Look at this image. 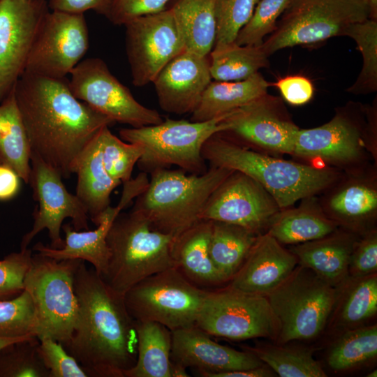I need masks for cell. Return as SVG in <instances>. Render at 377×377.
Wrapping results in <instances>:
<instances>
[{"mask_svg":"<svg viewBox=\"0 0 377 377\" xmlns=\"http://www.w3.org/2000/svg\"><path fill=\"white\" fill-rule=\"evenodd\" d=\"M281 377H326L311 351L304 348L265 345L245 347Z\"/></svg>","mask_w":377,"mask_h":377,"instance_id":"obj_36","label":"cell"},{"mask_svg":"<svg viewBox=\"0 0 377 377\" xmlns=\"http://www.w3.org/2000/svg\"><path fill=\"white\" fill-rule=\"evenodd\" d=\"M339 288L298 264L289 276L266 295L279 326L276 341L316 337L335 308Z\"/></svg>","mask_w":377,"mask_h":377,"instance_id":"obj_9","label":"cell"},{"mask_svg":"<svg viewBox=\"0 0 377 377\" xmlns=\"http://www.w3.org/2000/svg\"><path fill=\"white\" fill-rule=\"evenodd\" d=\"M233 170L209 167L202 174L158 169L131 210L154 230L174 238L201 221L203 208L214 191Z\"/></svg>","mask_w":377,"mask_h":377,"instance_id":"obj_4","label":"cell"},{"mask_svg":"<svg viewBox=\"0 0 377 377\" xmlns=\"http://www.w3.org/2000/svg\"><path fill=\"white\" fill-rule=\"evenodd\" d=\"M212 80L209 59L184 50L159 72L152 83L161 108L170 113H192Z\"/></svg>","mask_w":377,"mask_h":377,"instance_id":"obj_20","label":"cell"},{"mask_svg":"<svg viewBox=\"0 0 377 377\" xmlns=\"http://www.w3.org/2000/svg\"><path fill=\"white\" fill-rule=\"evenodd\" d=\"M105 126L99 131L105 170L114 179L124 183L131 179L133 168L144 153L142 147L119 139Z\"/></svg>","mask_w":377,"mask_h":377,"instance_id":"obj_40","label":"cell"},{"mask_svg":"<svg viewBox=\"0 0 377 377\" xmlns=\"http://www.w3.org/2000/svg\"><path fill=\"white\" fill-rule=\"evenodd\" d=\"M132 200L127 193L122 192L117 205L110 206L105 209L94 230H76L71 224L64 225L61 228L65 239L62 248L53 249L38 242L33 246V250L57 260L80 259L87 261L103 276L106 272L110 256L106 240L108 232L113 221Z\"/></svg>","mask_w":377,"mask_h":377,"instance_id":"obj_23","label":"cell"},{"mask_svg":"<svg viewBox=\"0 0 377 377\" xmlns=\"http://www.w3.org/2000/svg\"><path fill=\"white\" fill-rule=\"evenodd\" d=\"M367 377H376L377 376V370H373L371 372H369L367 375Z\"/></svg>","mask_w":377,"mask_h":377,"instance_id":"obj_55","label":"cell"},{"mask_svg":"<svg viewBox=\"0 0 377 377\" xmlns=\"http://www.w3.org/2000/svg\"><path fill=\"white\" fill-rule=\"evenodd\" d=\"M356 241L353 235L337 230L322 238L294 245L290 251L298 264L338 288L349 277V260Z\"/></svg>","mask_w":377,"mask_h":377,"instance_id":"obj_25","label":"cell"},{"mask_svg":"<svg viewBox=\"0 0 377 377\" xmlns=\"http://www.w3.org/2000/svg\"><path fill=\"white\" fill-rule=\"evenodd\" d=\"M298 265L297 257L267 232L258 236L228 286L266 296L281 285Z\"/></svg>","mask_w":377,"mask_h":377,"instance_id":"obj_22","label":"cell"},{"mask_svg":"<svg viewBox=\"0 0 377 377\" xmlns=\"http://www.w3.org/2000/svg\"><path fill=\"white\" fill-rule=\"evenodd\" d=\"M34 331V304L26 290L13 298L0 301V337L35 336Z\"/></svg>","mask_w":377,"mask_h":377,"instance_id":"obj_43","label":"cell"},{"mask_svg":"<svg viewBox=\"0 0 377 377\" xmlns=\"http://www.w3.org/2000/svg\"><path fill=\"white\" fill-rule=\"evenodd\" d=\"M38 340V353L49 371V377H88L84 369L61 343L50 338Z\"/></svg>","mask_w":377,"mask_h":377,"instance_id":"obj_45","label":"cell"},{"mask_svg":"<svg viewBox=\"0 0 377 377\" xmlns=\"http://www.w3.org/2000/svg\"><path fill=\"white\" fill-rule=\"evenodd\" d=\"M172 332L171 362L205 373L241 370L265 364L253 353L221 345L195 325Z\"/></svg>","mask_w":377,"mask_h":377,"instance_id":"obj_21","label":"cell"},{"mask_svg":"<svg viewBox=\"0 0 377 377\" xmlns=\"http://www.w3.org/2000/svg\"><path fill=\"white\" fill-rule=\"evenodd\" d=\"M78 316L65 349L88 377H124L136 362L135 320L124 296L81 260L74 279Z\"/></svg>","mask_w":377,"mask_h":377,"instance_id":"obj_2","label":"cell"},{"mask_svg":"<svg viewBox=\"0 0 377 377\" xmlns=\"http://www.w3.org/2000/svg\"><path fill=\"white\" fill-rule=\"evenodd\" d=\"M31 337H34V336L33 335H27V336L17 337V338L0 337V350L2 348H5L6 346H8V345H10V344H11L13 343L28 339V338H29Z\"/></svg>","mask_w":377,"mask_h":377,"instance_id":"obj_53","label":"cell"},{"mask_svg":"<svg viewBox=\"0 0 377 377\" xmlns=\"http://www.w3.org/2000/svg\"><path fill=\"white\" fill-rule=\"evenodd\" d=\"M185 50L208 56L216 39L214 0H175L169 8Z\"/></svg>","mask_w":377,"mask_h":377,"instance_id":"obj_32","label":"cell"},{"mask_svg":"<svg viewBox=\"0 0 377 377\" xmlns=\"http://www.w3.org/2000/svg\"><path fill=\"white\" fill-rule=\"evenodd\" d=\"M376 110L358 103H348L336 111L326 124L299 129L293 155L318 160L335 167L358 171L366 158V150L374 151Z\"/></svg>","mask_w":377,"mask_h":377,"instance_id":"obj_6","label":"cell"},{"mask_svg":"<svg viewBox=\"0 0 377 377\" xmlns=\"http://www.w3.org/2000/svg\"><path fill=\"white\" fill-rule=\"evenodd\" d=\"M280 210L276 200L258 182L233 171L208 198L201 220L237 225L260 235L267 232Z\"/></svg>","mask_w":377,"mask_h":377,"instance_id":"obj_18","label":"cell"},{"mask_svg":"<svg viewBox=\"0 0 377 377\" xmlns=\"http://www.w3.org/2000/svg\"><path fill=\"white\" fill-rule=\"evenodd\" d=\"M110 0H49L50 10L70 13H84L93 10L105 15Z\"/></svg>","mask_w":377,"mask_h":377,"instance_id":"obj_49","label":"cell"},{"mask_svg":"<svg viewBox=\"0 0 377 377\" xmlns=\"http://www.w3.org/2000/svg\"><path fill=\"white\" fill-rule=\"evenodd\" d=\"M360 170L341 182L334 183L321 207L338 224L358 226L376 216L377 187L374 177L363 176Z\"/></svg>","mask_w":377,"mask_h":377,"instance_id":"obj_26","label":"cell"},{"mask_svg":"<svg viewBox=\"0 0 377 377\" xmlns=\"http://www.w3.org/2000/svg\"><path fill=\"white\" fill-rule=\"evenodd\" d=\"M369 6L371 13L372 18L377 20V0H364Z\"/></svg>","mask_w":377,"mask_h":377,"instance_id":"obj_54","label":"cell"},{"mask_svg":"<svg viewBox=\"0 0 377 377\" xmlns=\"http://www.w3.org/2000/svg\"><path fill=\"white\" fill-rule=\"evenodd\" d=\"M343 36L352 38L362 57V66L348 93L360 95L377 91V20L369 18L350 25Z\"/></svg>","mask_w":377,"mask_h":377,"instance_id":"obj_38","label":"cell"},{"mask_svg":"<svg viewBox=\"0 0 377 377\" xmlns=\"http://www.w3.org/2000/svg\"><path fill=\"white\" fill-rule=\"evenodd\" d=\"M207 290L170 267L135 284L124 300L134 320L156 322L173 331L195 325Z\"/></svg>","mask_w":377,"mask_h":377,"instance_id":"obj_11","label":"cell"},{"mask_svg":"<svg viewBox=\"0 0 377 377\" xmlns=\"http://www.w3.org/2000/svg\"><path fill=\"white\" fill-rule=\"evenodd\" d=\"M271 86L260 73L237 81L212 80L191 113L193 121H205L225 115L268 93Z\"/></svg>","mask_w":377,"mask_h":377,"instance_id":"obj_29","label":"cell"},{"mask_svg":"<svg viewBox=\"0 0 377 377\" xmlns=\"http://www.w3.org/2000/svg\"><path fill=\"white\" fill-rule=\"evenodd\" d=\"M202 155L209 167L238 171L256 180L281 209L328 189L341 176L334 168L300 163L256 151L221 132L205 142Z\"/></svg>","mask_w":377,"mask_h":377,"instance_id":"obj_3","label":"cell"},{"mask_svg":"<svg viewBox=\"0 0 377 377\" xmlns=\"http://www.w3.org/2000/svg\"><path fill=\"white\" fill-rule=\"evenodd\" d=\"M291 0H258L249 22L239 31L235 43L239 45H261L276 27L277 20Z\"/></svg>","mask_w":377,"mask_h":377,"instance_id":"obj_42","label":"cell"},{"mask_svg":"<svg viewBox=\"0 0 377 377\" xmlns=\"http://www.w3.org/2000/svg\"><path fill=\"white\" fill-rule=\"evenodd\" d=\"M171 376L172 377H188L186 368L175 364L171 362Z\"/></svg>","mask_w":377,"mask_h":377,"instance_id":"obj_52","label":"cell"},{"mask_svg":"<svg viewBox=\"0 0 377 377\" xmlns=\"http://www.w3.org/2000/svg\"><path fill=\"white\" fill-rule=\"evenodd\" d=\"M20 179L12 168L0 164V200H10L17 195Z\"/></svg>","mask_w":377,"mask_h":377,"instance_id":"obj_50","label":"cell"},{"mask_svg":"<svg viewBox=\"0 0 377 377\" xmlns=\"http://www.w3.org/2000/svg\"><path fill=\"white\" fill-rule=\"evenodd\" d=\"M226 115L205 121L167 119L157 124L121 128L119 133L123 140L142 147L144 153L137 163L142 172L177 165L199 175L207 170L203 145L213 135L226 131Z\"/></svg>","mask_w":377,"mask_h":377,"instance_id":"obj_7","label":"cell"},{"mask_svg":"<svg viewBox=\"0 0 377 377\" xmlns=\"http://www.w3.org/2000/svg\"><path fill=\"white\" fill-rule=\"evenodd\" d=\"M258 236L237 225L212 221L209 255L215 267L228 281L243 264Z\"/></svg>","mask_w":377,"mask_h":377,"instance_id":"obj_33","label":"cell"},{"mask_svg":"<svg viewBox=\"0 0 377 377\" xmlns=\"http://www.w3.org/2000/svg\"><path fill=\"white\" fill-rule=\"evenodd\" d=\"M195 325L210 336L240 341L276 340L279 326L266 296L228 286L207 290Z\"/></svg>","mask_w":377,"mask_h":377,"instance_id":"obj_12","label":"cell"},{"mask_svg":"<svg viewBox=\"0 0 377 377\" xmlns=\"http://www.w3.org/2000/svg\"><path fill=\"white\" fill-rule=\"evenodd\" d=\"M258 0H214L216 34L214 47L235 42ZM213 47V48H214Z\"/></svg>","mask_w":377,"mask_h":377,"instance_id":"obj_41","label":"cell"},{"mask_svg":"<svg viewBox=\"0 0 377 377\" xmlns=\"http://www.w3.org/2000/svg\"><path fill=\"white\" fill-rule=\"evenodd\" d=\"M223 121L226 129L221 133L246 147L293 155L300 128L279 97L267 93L229 112Z\"/></svg>","mask_w":377,"mask_h":377,"instance_id":"obj_17","label":"cell"},{"mask_svg":"<svg viewBox=\"0 0 377 377\" xmlns=\"http://www.w3.org/2000/svg\"><path fill=\"white\" fill-rule=\"evenodd\" d=\"M36 337L13 343L0 350V377H49L38 350Z\"/></svg>","mask_w":377,"mask_h":377,"instance_id":"obj_39","label":"cell"},{"mask_svg":"<svg viewBox=\"0 0 377 377\" xmlns=\"http://www.w3.org/2000/svg\"><path fill=\"white\" fill-rule=\"evenodd\" d=\"M62 176L54 168L31 153L29 182L38 206L33 213L31 230L22 239L20 249H25L40 232L46 229L50 239V246L61 249L64 240L61 236L62 223L71 219L76 230H88L89 216L76 195L68 191L62 182Z\"/></svg>","mask_w":377,"mask_h":377,"instance_id":"obj_14","label":"cell"},{"mask_svg":"<svg viewBox=\"0 0 377 377\" xmlns=\"http://www.w3.org/2000/svg\"><path fill=\"white\" fill-rule=\"evenodd\" d=\"M338 226L311 196L304 198L297 207L281 209L266 232L281 244H297L325 237L336 231Z\"/></svg>","mask_w":377,"mask_h":377,"instance_id":"obj_28","label":"cell"},{"mask_svg":"<svg viewBox=\"0 0 377 377\" xmlns=\"http://www.w3.org/2000/svg\"><path fill=\"white\" fill-rule=\"evenodd\" d=\"M376 270L377 232L371 230L355 243L349 260L348 276L362 277L376 273Z\"/></svg>","mask_w":377,"mask_h":377,"instance_id":"obj_47","label":"cell"},{"mask_svg":"<svg viewBox=\"0 0 377 377\" xmlns=\"http://www.w3.org/2000/svg\"><path fill=\"white\" fill-rule=\"evenodd\" d=\"M70 75L69 87L75 97L114 122L138 128L163 120L156 110L140 103L100 58L82 60Z\"/></svg>","mask_w":377,"mask_h":377,"instance_id":"obj_13","label":"cell"},{"mask_svg":"<svg viewBox=\"0 0 377 377\" xmlns=\"http://www.w3.org/2000/svg\"><path fill=\"white\" fill-rule=\"evenodd\" d=\"M106 240L110 256L101 277L121 296L145 278L174 267V237L153 229L133 212L117 215Z\"/></svg>","mask_w":377,"mask_h":377,"instance_id":"obj_5","label":"cell"},{"mask_svg":"<svg viewBox=\"0 0 377 377\" xmlns=\"http://www.w3.org/2000/svg\"><path fill=\"white\" fill-rule=\"evenodd\" d=\"M0 164L12 168L29 184L31 147L14 87L0 103Z\"/></svg>","mask_w":377,"mask_h":377,"instance_id":"obj_31","label":"cell"},{"mask_svg":"<svg viewBox=\"0 0 377 377\" xmlns=\"http://www.w3.org/2000/svg\"><path fill=\"white\" fill-rule=\"evenodd\" d=\"M32 256V250L27 248L0 260V301L13 298L24 290V279Z\"/></svg>","mask_w":377,"mask_h":377,"instance_id":"obj_44","label":"cell"},{"mask_svg":"<svg viewBox=\"0 0 377 377\" xmlns=\"http://www.w3.org/2000/svg\"><path fill=\"white\" fill-rule=\"evenodd\" d=\"M45 0H0V103L25 72L42 22Z\"/></svg>","mask_w":377,"mask_h":377,"instance_id":"obj_19","label":"cell"},{"mask_svg":"<svg viewBox=\"0 0 377 377\" xmlns=\"http://www.w3.org/2000/svg\"><path fill=\"white\" fill-rule=\"evenodd\" d=\"M211 230L212 221L201 220L174 238L172 245L174 267L192 283L206 290L228 281L209 255Z\"/></svg>","mask_w":377,"mask_h":377,"instance_id":"obj_24","label":"cell"},{"mask_svg":"<svg viewBox=\"0 0 377 377\" xmlns=\"http://www.w3.org/2000/svg\"><path fill=\"white\" fill-rule=\"evenodd\" d=\"M274 85L279 89L284 101L293 105L307 103L314 94L312 82L302 75L286 76L279 79Z\"/></svg>","mask_w":377,"mask_h":377,"instance_id":"obj_48","label":"cell"},{"mask_svg":"<svg viewBox=\"0 0 377 377\" xmlns=\"http://www.w3.org/2000/svg\"><path fill=\"white\" fill-rule=\"evenodd\" d=\"M369 18L371 10L364 0H291L262 47L269 57L284 48L343 36L350 25Z\"/></svg>","mask_w":377,"mask_h":377,"instance_id":"obj_10","label":"cell"},{"mask_svg":"<svg viewBox=\"0 0 377 377\" xmlns=\"http://www.w3.org/2000/svg\"><path fill=\"white\" fill-rule=\"evenodd\" d=\"M14 92L34 154L64 178L74 173L83 151L114 122L72 94L68 80L24 72Z\"/></svg>","mask_w":377,"mask_h":377,"instance_id":"obj_1","label":"cell"},{"mask_svg":"<svg viewBox=\"0 0 377 377\" xmlns=\"http://www.w3.org/2000/svg\"><path fill=\"white\" fill-rule=\"evenodd\" d=\"M88 48L89 31L84 13L50 10L35 39L25 72L66 77Z\"/></svg>","mask_w":377,"mask_h":377,"instance_id":"obj_15","label":"cell"},{"mask_svg":"<svg viewBox=\"0 0 377 377\" xmlns=\"http://www.w3.org/2000/svg\"><path fill=\"white\" fill-rule=\"evenodd\" d=\"M81 260L32 256L24 287L33 302L38 339L50 338L63 346L69 341L78 316L74 279Z\"/></svg>","mask_w":377,"mask_h":377,"instance_id":"obj_8","label":"cell"},{"mask_svg":"<svg viewBox=\"0 0 377 377\" xmlns=\"http://www.w3.org/2000/svg\"><path fill=\"white\" fill-rule=\"evenodd\" d=\"M124 26L132 83L137 87L152 82L166 64L185 50L170 8L139 17Z\"/></svg>","mask_w":377,"mask_h":377,"instance_id":"obj_16","label":"cell"},{"mask_svg":"<svg viewBox=\"0 0 377 377\" xmlns=\"http://www.w3.org/2000/svg\"><path fill=\"white\" fill-rule=\"evenodd\" d=\"M341 299L337 297L338 326L353 328L374 316L377 312L376 273L362 277H348L340 286Z\"/></svg>","mask_w":377,"mask_h":377,"instance_id":"obj_35","label":"cell"},{"mask_svg":"<svg viewBox=\"0 0 377 377\" xmlns=\"http://www.w3.org/2000/svg\"><path fill=\"white\" fill-rule=\"evenodd\" d=\"M170 0H110L105 16L114 24L128 22L166 9Z\"/></svg>","mask_w":377,"mask_h":377,"instance_id":"obj_46","label":"cell"},{"mask_svg":"<svg viewBox=\"0 0 377 377\" xmlns=\"http://www.w3.org/2000/svg\"><path fill=\"white\" fill-rule=\"evenodd\" d=\"M275 373L266 364L262 366L228 371L216 373H205L200 374L204 377H271L274 376Z\"/></svg>","mask_w":377,"mask_h":377,"instance_id":"obj_51","label":"cell"},{"mask_svg":"<svg viewBox=\"0 0 377 377\" xmlns=\"http://www.w3.org/2000/svg\"><path fill=\"white\" fill-rule=\"evenodd\" d=\"M261 45H239L235 42L214 47L209 54L213 80L237 81L248 78L269 65Z\"/></svg>","mask_w":377,"mask_h":377,"instance_id":"obj_34","label":"cell"},{"mask_svg":"<svg viewBox=\"0 0 377 377\" xmlns=\"http://www.w3.org/2000/svg\"><path fill=\"white\" fill-rule=\"evenodd\" d=\"M74 173L77 175L75 195L85 207L89 219L97 226L102 214L110 206L112 191L121 184L105 169L99 132L78 158Z\"/></svg>","mask_w":377,"mask_h":377,"instance_id":"obj_27","label":"cell"},{"mask_svg":"<svg viewBox=\"0 0 377 377\" xmlns=\"http://www.w3.org/2000/svg\"><path fill=\"white\" fill-rule=\"evenodd\" d=\"M137 358L124 377H172L170 352L172 332L153 321L135 320Z\"/></svg>","mask_w":377,"mask_h":377,"instance_id":"obj_30","label":"cell"},{"mask_svg":"<svg viewBox=\"0 0 377 377\" xmlns=\"http://www.w3.org/2000/svg\"><path fill=\"white\" fill-rule=\"evenodd\" d=\"M377 355V325L360 326L345 331L331 348L327 364L335 371H346Z\"/></svg>","mask_w":377,"mask_h":377,"instance_id":"obj_37","label":"cell"}]
</instances>
